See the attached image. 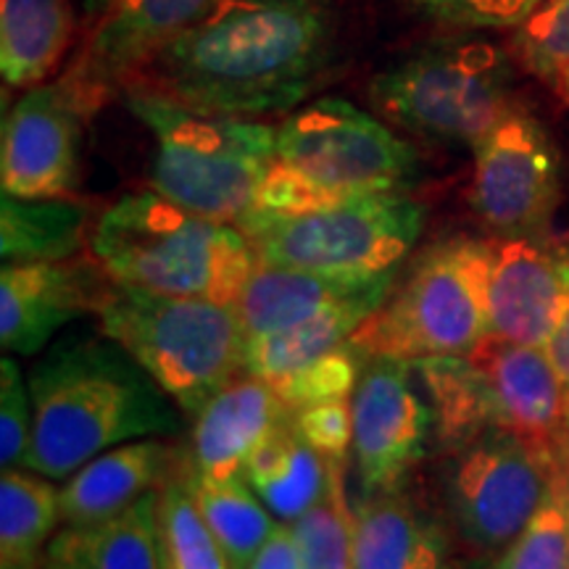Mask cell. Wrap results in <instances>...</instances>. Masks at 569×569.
<instances>
[{
	"label": "cell",
	"mask_w": 569,
	"mask_h": 569,
	"mask_svg": "<svg viewBox=\"0 0 569 569\" xmlns=\"http://www.w3.org/2000/svg\"><path fill=\"white\" fill-rule=\"evenodd\" d=\"M338 59L336 0H219L138 80L198 111L261 119L301 109Z\"/></svg>",
	"instance_id": "1"
},
{
	"label": "cell",
	"mask_w": 569,
	"mask_h": 569,
	"mask_svg": "<svg viewBox=\"0 0 569 569\" xmlns=\"http://www.w3.org/2000/svg\"><path fill=\"white\" fill-rule=\"evenodd\" d=\"M32 446L27 467L51 480L130 440L180 438V407L117 340L103 332L61 338L27 375Z\"/></svg>",
	"instance_id": "2"
},
{
	"label": "cell",
	"mask_w": 569,
	"mask_h": 569,
	"mask_svg": "<svg viewBox=\"0 0 569 569\" xmlns=\"http://www.w3.org/2000/svg\"><path fill=\"white\" fill-rule=\"evenodd\" d=\"M88 251L113 282L219 303H238L259 264L238 224L182 209L151 188L101 211Z\"/></svg>",
	"instance_id": "3"
},
{
	"label": "cell",
	"mask_w": 569,
	"mask_h": 569,
	"mask_svg": "<svg viewBox=\"0 0 569 569\" xmlns=\"http://www.w3.org/2000/svg\"><path fill=\"white\" fill-rule=\"evenodd\" d=\"M419 174L417 148L396 127L346 98L325 96L290 111L277 127L274 163L256 209L303 211L409 193Z\"/></svg>",
	"instance_id": "4"
},
{
	"label": "cell",
	"mask_w": 569,
	"mask_h": 569,
	"mask_svg": "<svg viewBox=\"0 0 569 569\" xmlns=\"http://www.w3.org/2000/svg\"><path fill=\"white\" fill-rule=\"evenodd\" d=\"M119 96L153 138L151 190L230 224L259 206L274 163L277 127L198 111L142 80H132Z\"/></svg>",
	"instance_id": "5"
},
{
	"label": "cell",
	"mask_w": 569,
	"mask_h": 569,
	"mask_svg": "<svg viewBox=\"0 0 569 569\" xmlns=\"http://www.w3.org/2000/svg\"><path fill=\"white\" fill-rule=\"evenodd\" d=\"M432 411L438 453L509 430L565 459L569 396L538 346L486 338L465 353L411 361Z\"/></svg>",
	"instance_id": "6"
},
{
	"label": "cell",
	"mask_w": 569,
	"mask_h": 569,
	"mask_svg": "<svg viewBox=\"0 0 569 569\" xmlns=\"http://www.w3.org/2000/svg\"><path fill=\"white\" fill-rule=\"evenodd\" d=\"M367 96L411 138L472 148L517 103V61L490 32L438 30L377 71Z\"/></svg>",
	"instance_id": "7"
},
{
	"label": "cell",
	"mask_w": 569,
	"mask_h": 569,
	"mask_svg": "<svg viewBox=\"0 0 569 569\" xmlns=\"http://www.w3.org/2000/svg\"><path fill=\"white\" fill-rule=\"evenodd\" d=\"M98 327L117 340L193 422L246 375V327L234 303L163 296L113 282L98 306Z\"/></svg>",
	"instance_id": "8"
},
{
	"label": "cell",
	"mask_w": 569,
	"mask_h": 569,
	"mask_svg": "<svg viewBox=\"0 0 569 569\" xmlns=\"http://www.w3.org/2000/svg\"><path fill=\"white\" fill-rule=\"evenodd\" d=\"M488 238L451 234L425 246L351 343L367 359L417 361L469 351L488 338Z\"/></svg>",
	"instance_id": "9"
},
{
	"label": "cell",
	"mask_w": 569,
	"mask_h": 569,
	"mask_svg": "<svg viewBox=\"0 0 569 569\" xmlns=\"http://www.w3.org/2000/svg\"><path fill=\"white\" fill-rule=\"evenodd\" d=\"M427 211L411 193L351 198L303 211L253 209L238 222L261 264L382 274L407 264Z\"/></svg>",
	"instance_id": "10"
},
{
	"label": "cell",
	"mask_w": 569,
	"mask_h": 569,
	"mask_svg": "<svg viewBox=\"0 0 569 569\" xmlns=\"http://www.w3.org/2000/svg\"><path fill=\"white\" fill-rule=\"evenodd\" d=\"M559 457L509 430H486L440 453L436 501L467 557H501L522 532Z\"/></svg>",
	"instance_id": "11"
},
{
	"label": "cell",
	"mask_w": 569,
	"mask_h": 569,
	"mask_svg": "<svg viewBox=\"0 0 569 569\" xmlns=\"http://www.w3.org/2000/svg\"><path fill=\"white\" fill-rule=\"evenodd\" d=\"M469 209L493 238L551 232L561 203V151L528 106L515 103L472 146Z\"/></svg>",
	"instance_id": "12"
},
{
	"label": "cell",
	"mask_w": 569,
	"mask_h": 569,
	"mask_svg": "<svg viewBox=\"0 0 569 569\" xmlns=\"http://www.w3.org/2000/svg\"><path fill=\"white\" fill-rule=\"evenodd\" d=\"M351 465L359 498L403 488L436 448L432 411L411 361L369 356L351 396Z\"/></svg>",
	"instance_id": "13"
},
{
	"label": "cell",
	"mask_w": 569,
	"mask_h": 569,
	"mask_svg": "<svg viewBox=\"0 0 569 569\" xmlns=\"http://www.w3.org/2000/svg\"><path fill=\"white\" fill-rule=\"evenodd\" d=\"M98 106L67 77L34 84L11 106L0 142V188L13 198H63L82 172L84 127Z\"/></svg>",
	"instance_id": "14"
},
{
	"label": "cell",
	"mask_w": 569,
	"mask_h": 569,
	"mask_svg": "<svg viewBox=\"0 0 569 569\" xmlns=\"http://www.w3.org/2000/svg\"><path fill=\"white\" fill-rule=\"evenodd\" d=\"M219 0H84L82 46L67 80L101 109Z\"/></svg>",
	"instance_id": "15"
},
{
	"label": "cell",
	"mask_w": 569,
	"mask_h": 569,
	"mask_svg": "<svg viewBox=\"0 0 569 569\" xmlns=\"http://www.w3.org/2000/svg\"><path fill=\"white\" fill-rule=\"evenodd\" d=\"M109 274L92 259L19 261L0 269V346L42 353L63 327L98 315Z\"/></svg>",
	"instance_id": "16"
},
{
	"label": "cell",
	"mask_w": 569,
	"mask_h": 569,
	"mask_svg": "<svg viewBox=\"0 0 569 569\" xmlns=\"http://www.w3.org/2000/svg\"><path fill=\"white\" fill-rule=\"evenodd\" d=\"M488 336L543 348L569 288V240L488 238Z\"/></svg>",
	"instance_id": "17"
},
{
	"label": "cell",
	"mask_w": 569,
	"mask_h": 569,
	"mask_svg": "<svg viewBox=\"0 0 569 569\" xmlns=\"http://www.w3.org/2000/svg\"><path fill=\"white\" fill-rule=\"evenodd\" d=\"M401 269L382 274H325L259 261L234 306L243 319L246 338H259L332 311H377L393 290Z\"/></svg>",
	"instance_id": "18"
},
{
	"label": "cell",
	"mask_w": 569,
	"mask_h": 569,
	"mask_svg": "<svg viewBox=\"0 0 569 569\" xmlns=\"http://www.w3.org/2000/svg\"><path fill=\"white\" fill-rule=\"evenodd\" d=\"M174 438H140L98 453L61 488V522L90 525L122 515L142 496L159 493L193 467Z\"/></svg>",
	"instance_id": "19"
},
{
	"label": "cell",
	"mask_w": 569,
	"mask_h": 569,
	"mask_svg": "<svg viewBox=\"0 0 569 569\" xmlns=\"http://www.w3.org/2000/svg\"><path fill=\"white\" fill-rule=\"evenodd\" d=\"M453 549L440 511L407 486L353 507V569H453Z\"/></svg>",
	"instance_id": "20"
},
{
	"label": "cell",
	"mask_w": 569,
	"mask_h": 569,
	"mask_svg": "<svg viewBox=\"0 0 569 569\" xmlns=\"http://www.w3.org/2000/svg\"><path fill=\"white\" fill-rule=\"evenodd\" d=\"M290 415L288 403L264 380L253 375L234 377L193 419V469L209 480L240 478L256 448L280 430Z\"/></svg>",
	"instance_id": "21"
},
{
	"label": "cell",
	"mask_w": 569,
	"mask_h": 569,
	"mask_svg": "<svg viewBox=\"0 0 569 569\" xmlns=\"http://www.w3.org/2000/svg\"><path fill=\"white\" fill-rule=\"evenodd\" d=\"M42 569H163L159 493L142 496L122 515L90 525H63Z\"/></svg>",
	"instance_id": "22"
},
{
	"label": "cell",
	"mask_w": 569,
	"mask_h": 569,
	"mask_svg": "<svg viewBox=\"0 0 569 569\" xmlns=\"http://www.w3.org/2000/svg\"><path fill=\"white\" fill-rule=\"evenodd\" d=\"M71 0H0V74L30 90L59 69L74 38Z\"/></svg>",
	"instance_id": "23"
},
{
	"label": "cell",
	"mask_w": 569,
	"mask_h": 569,
	"mask_svg": "<svg viewBox=\"0 0 569 569\" xmlns=\"http://www.w3.org/2000/svg\"><path fill=\"white\" fill-rule=\"evenodd\" d=\"M332 461L293 427V415L253 451L243 478L277 522L293 525L315 509L330 486Z\"/></svg>",
	"instance_id": "24"
},
{
	"label": "cell",
	"mask_w": 569,
	"mask_h": 569,
	"mask_svg": "<svg viewBox=\"0 0 569 569\" xmlns=\"http://www.w3.org/2000/svg\"><path fill=\"white\" fill-rule=\"evenodd\" d=\"M96 219L88 203L63 198H0V253L3 264L67 261L90 246Z\"/></svg>",
	"instance_id": "25"
},
{
	"label": "cell",
	"mask_w": 569,
	"mask_h": 569,
	"mask_svg": "<svg viewBox=\"0 0 569 569\" xmlns=\"http://www.w3.org/2000/svg\"><path fill=\"white\" fill-rule=\"evenodd\" d=\"M372 315V309H343L288 330L248 338L246 375L259 377L274 393H282L303 375L315 372L327 359L343 351L353 332Z\"/></svg>",
	"instance_id": "26"
},
{
	"label": "cell",
	"mask_w": 569,
	"mask_h": 569,
	"mask_svg": "<svg viewBox=\"0 0 569 569\" xmlns=\"http://www.w3.org/2000/svg\"><path fill=\"white\" fill-rule=\"evenodd\" d=\"M61 522V488L32 469L0 478V569H42Z\"/></svg>",
	"instance_id": "27"
},
{
	"label": "cell",
	"mask_w": 569,
	"mask_h": 569,
	"mask_svg": "<svg viewBox=\"0 0 569 569\" xmlns=\"http://www.w3.org/2000/svg\"><path fill=\"white\" fill-rule=\"evenodd\" d=\"M190 488L211 532L230 559V567L248 569L280 525L277 517L253 493L243 475L230 480H209L190 469Z\"/></svg>",
	"instance_id": "28"
},
{
	"label": "cell",
	"mask_w": 569,
	"mask_h": 569,
	"mask_svg": "<svg viewBox=\"0 0 569 569\" xmlns=\"http://www.w3.org/2000/svg\"><path fill=\"white\" fill-rule=\"evenodd\" d=\"M190 469L159 490L163 569H232L198 507L193 488H190Z\"/></svg>",
	"instance_id": "29"
},
{
	"label": "cell",
	"mask_w": 569,
	"mask_h": 569,
	"mask_svg": "<svg viewBox=\"0 0 569 569\" xmlns=\"http://www.w3.org/2000/svg\"><path fill=\"white\" fill-rule=\"evenodd\" d=\"M290 528L301 569H353V507L348 503L343 461H332L325 496Z\"/></svg>",
	"instance_id": "30"
},
{
	"label": "cell",
	"mask_w": 569,
	"mask_h": 569,
	"mask_svg": "<svg viewBox=\"0 0 569 569\" xmlns=\"http://www.w3.org/2000/svg\"><path fill=\"white\" fill-rule=\"evenodd\" d=\"M569 565V467L559 461L549 488L522 532L490 569H567Z\"/></svg>",
	"instance_id": "31"
},
{
	"label": "cell",
	"mask_w": 569,
	"mask_h": 569,
	"mask_svg": "<svg viewBox=\"0 0 569 569\" xmlns=\"http://www.w3.org/2000/svg\"><path fill=\"white\" fill-rule=\"evenodd\" d=\"M509 51L519 69L557 84L569 71V0H540L509 30Z\"/></svg>",
	"instance_id": "32"
},
{
	"label": "cell",
	"mask_w": 569,
	"mask_h": 569,
	"mask_svg": "<svg viewBox=\"0 0 569 569\" xmlns=\"http://www.w3.org/2000/svg\"><path fill=\"white\" fill-rule=\"evenodd\" d=\"M436 30H515L540 0H407Z\"/></svg>",
	"instance_id": "33"
},
{
	"label": "cell",
	"mask_w": 569,
	"mask_h": 569,
	"mask_svg": "<svg viewBox=\"0 0 569 569\" xmlns=\"http://www.w3.org/2000/svg\"><path fill=\"white\" fill-rule=\"evenodd\" d=\"M32 393L30 380L19 361L3 356L0 361V465L24 469L32 446Z\"/></svg>",
	"instance_id": "34"
},
{
	"label": "cell",
	"mask_w": 569,
	"mask_h": 569,
	"mask_svg": "<svg viewBox=\"0 0 569 569\" xmlns=\"http://www.w3.org/2000/svg\"><path fill=\"white\" fill-rule=\"evenodd\" d=\"M293 427L330 461H351V398L311 403L293 411Z\"/></svg>",
	"instance_id": "35"
},
{
	"label": "cell",
	"mask_w": 569,
	"mask_h": 569,
	"mask_svg": "<svg viewBox=\"0 0 569 569\" xmlns=\"http://www.w3.org/2000/svg\"><path fill=\"white\" fill-rule=\"evenodd\" d=\"M248 569H301L293 528L284 522L277 525L272 538L267 540L264 549L256 553Z\"/></svg>",
	"instance_id": "36"
},
{
	"label": "cell",
	"mask_w": 569,
	"mask_h": 569,
	"mask_svg": "<svg viewBox=\"0 0 569 569\" xmlns=\"http://www.w3.org/2000/svg\"><path fill=\"white\" fill-rule=\"evenodd\" d=\"M543 351L549 356L553 372L559 375L561 386H565L569 396V288L565 293V301L559 306V315L553 319L549 338H546Z\"/></svg>",
	"instance_id": "37"
},
{
	"label": "cell",
	"mask_w": 569,
	"mask_h": 569,
	"mask_svg": "<svg viewBox=\"0 0 569 569\" xmlns=\"http://www.w3.org/2000/svg\"><path fill=\"white\" fill-rule=\"evenodd\" d=\"M557 88L561 90V96H565V101L569 103V71H565V74H561V77H559Z\"/></svg>",
	"instance_id": "38"
},
{
	"label": "cell",
	"mask_w": 569,
	"mask_h": 569,
	"mask_svg": "<svg viewBox=\"0 0 569 569\" xmlns=\"http://www.w3.org/2000/svg\"><path fill=\"white\" fill-rule=\"evenodd\" d=\"M561 461L569 467V407H567V448H565V459Z\"/></svg>",
	"instance_id": "39"
},
{
	"label": "cell",
	"mask_w": 569,
	"mask_h": 569,
	"mask_svg": "<svg viewBox=\"0 0 569 569\" xmlns=\"http://www.w3.org/2000/svg\"><path fill=\"white\" fill-rule=\"evenodd\" d=\"M567 569H569V565H567Z\"/></svg>",
	"instance_id": "40"
}]
</instances>
